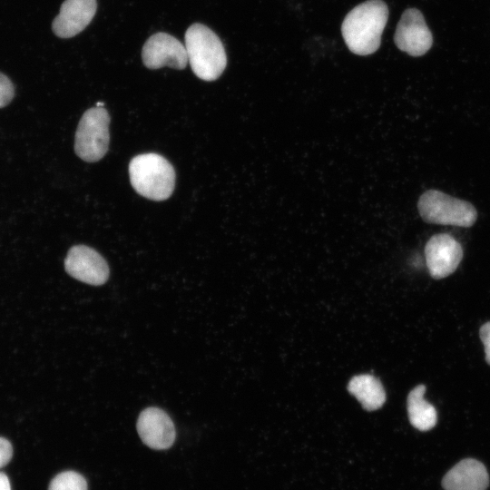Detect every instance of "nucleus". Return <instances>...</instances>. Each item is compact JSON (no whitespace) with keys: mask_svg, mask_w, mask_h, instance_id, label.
<instances>
[{"mask_svg":"<svg viewBox=\"0 0 490 490\" xmlns=\"http://www.w3.org/2000/svg\"><path fill=\"white\" fill-rule=\"evenodd\" d=\"M388 18L382 0H368L354 7L345 17L341 32L348 49L358 55L375 53Z\"/></svg>","mask_w":490,"mask_h":490,"instance_id":"nucleus-1","label":"nucleus"},{"mask_svg":"<svg viewBox=\"0 0 490 490\" xmlns=\"http://www.w3.org/2000/svg\"><path fill=\"white\" fill-rule=\"evenodd\" d=\"M425 258L431 277L441 279L456 271L463 258V248L450 234H435L425 246Z\"/></svg>","mask_w":490,"mask_h":490,"instance_id":"nucleus-6","label":"nucleus"},{"mask_svg":"<svg viewBox=\"0 0 490 490\" xmlns=\"http://www.w3.org/2000/svg\"><path fill=\"white\" fill-rule=\"evenodd\" d=\"M15 88L11 80L0 73V108L6 106L14 98Z\"/></svg>","mask_w":490,"mask_h":490,"instance_id":"nucleus-16","label":"nucleus"},{"mask_svg":"<svg viewBox=\"0 0 490 490\" xmlns=\"http://www.w3.org/2000/svg\"><path fill=\"white\" fill-rule=\"evenodd\" d=\"M0 490H11V485L8 476L0 472Z\"/></svg>","mask_w":490,"mask_h":490,"instance_id":"nucleus-19","label":"nucleus"},{"mask_svg":"<svg viewBox=\"0 0 490 490\" xmlns=\"http://www.w3.org/2000/svg\"><path fill=\"white\" fill-rule=\"evenodd\" d=\"M394 40L401 51L412 56L423 55L430 49L432 34L419 10L408 8L403 13Z\"/></svg>","mask_w":490,"mask_h":490,"instance_id":"nucleus-9","label":"nucleus"},{"mask_svg":"<svg viewBox=\"0 0 490 490\" xmlns=\"http://www.w3.org/2000/svg\"><path fill=\"white\" fill-rule=\"evenodd\" d=\"M13 456V448L11 443L4 438L0 437V468L9 463Z\"/></svg>","mask_w":490,"mask_h":490,"instance_id":"nucleus-18","label":"nucleus"},{"mask_svg":"<svg viewBox=\"0 0 490 490\" xmlns=\"http://www.w3.org/2000/svg\"><path fill=\"white\" fill-rule=\"evenodd\" d=\"M188 62L194 74L204 81H214L227 64L224 46L219 36L201 24H191L185 33Z\"/></svg>","mask_w":490,"mask_h":490,"instance_id":"nucleus-2","label":"nucleus"},{"mask_svg":"<svg viewBox=\"0 0 490 490\" xmlns=\"http://www.w3.org/2000/svg\"><path fill=\"white\" fill-rule=\"evenodd\" d=\"M132 186L140 195L152 201L168 199L175 186V171L162 155L144 153L129 164Z\"/></svg>","mask_w":490,"mask_h":490,"instance_id":"nucleus-3","label":"nucleus"},{"mask_svg":"<svg viewBox=\"0 0 490 490\" xmlns=\"http://www.w3.org/2000/svg\"><path fill=\"white\" fill-rule=\"evenodd\" d=\"M96 9V0H65L53 21V32L60 38L75 36L91 23Z\"/></svg>","mask_w":490,"mask_h":490,"instance_id":"nucleus-11","label":"nucleus"},{"mask_svg":"<svg viewBox=\"0 0 490 490\" xmlns=\"http://www.w3.org/2000/svg\"><path fill=\"white\" fill-rule=\"evenodd\" d=\"M479 335L485 348V361L490 366V321L482 325Z\"/></svg>","mask_w":490,"mask_h":490,"instance_id":"nucleus-17","label":"nucleus"},{"mask_svg":"<svg viewBox=\"0 0 490 490\" xmlns=\"http://www.w3.org/2000/svg\"><path fill=\"white\" fill-rule=\"evenodd\" d=\"M142 58L149 69L169 66L184 69L188 63L185 45L167 33H156L150 36L143 44Z\"/></svg>","mask_w":490,"mask_h":490,"instance_id":"nucleus-7","label":"nucleus"},{"mask_svg":"<svg viewBox=\"0 0 490 490\" xmlns=\"http://www.w3.org/2000/svg\"><path fill=\"white\" fill-rule=\"evenodd\" d=\"M48 490H87V483L80 474L65 471L51 481Z\"/></svg>","mask_w":490,"mask_h":490,"instance_id":"nucleus-15","label":"nucleus"},{"mask_svg":"<svg viewBox=\"0 0 490 490\" xmlns=\"http://www.w3.org/2000/svg\"><path fill=\"white\" fill-rule=\"evenodd\" d=\"M417 210L422 220L431 224L469 228L477 218V211L470 202L432 189L419 197Z\"/></svg>","mask_w":490,"mask_h":490,"instance_id":"nucleus-4","label":"nucleus"},{"mask_svg":"<svg viewBox=\"0 0 490 490\" xmlns=\"http://www.w3.org/2000/svg\"><path fill=\"white\" fill-rule=\"evenodd\" d=\"M136 428L142 441L152 449H168L174 443V424L169 415L161 408L151 407L142 410Z\"/></svg>","mask_w":490,"mask_h":490,"instance_id":"nucleus-10","label":"nucleus"},{"mask_svg":"<svg viewBox=\"0 0 490 490\" xmlns=\"http://www.w3.org/2000/svg\"><path fill=\"white\" fill-rule=\"evenodd\" d=\"M110 116L103 107L88 109L82 116L74 141V151L78 157L88 162L101 160L109 146Z\"/></svg>","mask_w":490,"mask_h":490,"instance_id":"nucleus-5","label":"nucleus"},{"mask_svg":"<svg viewBox=\"0 0 490 490\" xmlns=\"http://www.w3.org/2000/svg\"><path fill=\"white\" fill-rule=\"evenodd\" d=\"M96 106H98V107H103V103H96Z\"/></svg>","mask_w":490,"mask_h":490,"instance_id":"nucleus-20","label":"nucleus"},{"mask_svg":"<svg viewBox=\"0 0 490 490\" xmlns=\"http://www.w3.org/2000/svg\"><path fill=\"white\" fill-rule=\"evenodd\" d=\"M348 390L368 411L380 408L386 401V392L381 382L368 374L353 377L348 384Z\"/></svg>","mask_w":490,"mask_h":490,"instance_id":"nucleus-13","label":"nucleus"},{"mask_svg":"<svg viewBox=\"0 0 490 490\" xmlns=\"http://www.w3.org/2000/svg\"><path fill=\"white\" fill-rule=\"evenodd\" d=\"M425 385L415 387L408 394L407 406L410 424L420 431L432 429L437 422V413L433 405L424 398Z\"/></svg>","mask_w":490,"mask_h":490,"instance_id":"nucleus-14","label":"nucleus"},{"mask_svg":"<svg viewBox=\"0 0 490 490\" xmlns=\"http://www.w3.org/2000/svg\"><path fill=\"white\" fill-rule=\"evenodd\" d=\"M489 475L483 463L473 458L463 459L443 477L445 490H486Z\"/></svg>","mask_w":490,"mask_h":490,"instance_id":"nucleus-12","label":"nucleus"},{"mask_svg":"<svg viewBox=\"0 0 490 490\" xmlns=\"http://www.w3.org/2000/svg\"><path fill=\"white\" fill-rule=\"evenodd\" d=\"M64 268L73 278L93 286L105 283L110 273L106 260L85 245H76L69 250Z\"/></svg>","mask_w":490,"mask_h":490,"instance_id":"nucleus-8","label":"nucleus"}]
</instances>
